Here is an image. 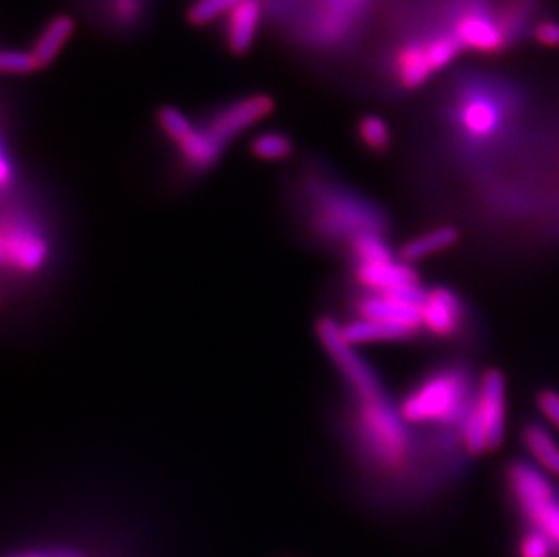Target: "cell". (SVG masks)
<instances>
[{"label":"cell","mask_w":559,"mask_h":557,"mask_svg":"<svg viewBox=\"0 0 559 557\" xmlns=\"http://www.w3.org/2000/svg\"><path fill=\"white\" fill-rule=\"evenodd\" d=\"M518 96L502 84L471 82L456 91L449 111L451 129L469 152H487L511 133L518 107Z\"/></svg>","instance_id":"6da1fadb"},{"label":"cell","mask_w":559,"mask_h":557,"mask_svg":"<svg viewBox=\"0 0 559 557\" xmlns=\"http://www.w3.org/2000/svg\"><path fill=\"white\" fill-rule=\"evenodd\" d=\"M471 369L464 364L436 368L409 389L398 404L404 420L411 425L458 427L471 407L476 393Z\"/></svg>","instance_id":"7a4b0ae2"},{"label":"cell","mask_w":559,"mask_h":557,"mask_svg":"<svg viewBox=\"0 0 559 557\" xmlns=\"http://www.w3.org/2000/svg\"><path fill=\"white\" fill-rule=\"evenodd\" d=\"M312 221L321 236L353 241L362 234H386L388 221L373 201L341 183L313 176L306 183Z\"/></svg>","instance_id":"3957f363"},{"label":"cell","mask_w":559,"mask_h":557,"mask_svg":"<svg viewBox=\"0 0 559 557\" xmlns=\"http://www.w3.org/2000/svg\"><path fill=\"white\" fill-rule=\"evenodd\" d=\"M355 429L364 449L384 469H400L411 449L408 422L382 391L366 398H355Z\"/></svg>","instance_id":"277c9868"},{"label":"cell","mask_w":559,"mask_h":557,"mask_svg":"<svg viewBox=\"0 0 559 557\" xmlns=\"http://www.w3.org/2000/svg\"><path fill=\"white\" fill-rule=\"evenodd\" d=\"M462 51L464 48L451 33V29L413 38L398 49L393 73L400 87L415 91L435 73L455 62Z\"/></svg>","instance_id":"5b68a950"},{"label":"cell","mask_w":559,"mask_h":557,"mask_svg":"<svg viewBox=\"0 0 559 557\" xmlns=\"http://www.w3.org/2000/svg\"><path fill=\"white\" fill-rule=\"evenodd\" d=\"M49 241L37 219L24 210L4 214L0 232V261L19 275L38 274L48 265Z\"/></svg>","instance_id":"8992f818"},{"label":"cell","mask_w":559,"mask_h":557,"mask_svg":"<svg viewBox=\"0 0 559 557\" xmlns=\"http://www.w3.org/2000/svg\"><path fill=\"white\" fill-rule=\"evenodd\" d=\"M317 335L324 350L333 360L335 368L339 369L342 378L346 380L353 398L371 397L386 391L375 369L362 359L353 344L344 339L339 322L330 317H323L317 322Z\"/></svg>","instance_id":"52a82bcc"},{"label":"cell","mask_w":559,"mask_h":557,"mask_svg":"<svg viewBox=\"0 0 559 557\" xmlns=\"http://www.w3.org/2000/svg\"><path fill=\"white\" fill-rule=\"evenodd\" d=\"M158 123L165 136L180 152L181 160L192 172H207L218 163L225 147L207 131L190 122L176 107H162Z\"/></svg>","instance_id":"ba28073f"},{"label":"cell","mask_w":559,"mask_h":557,"mask_svg":"<svg viewBox=\"0 0 559 557\" xmlns=\"http://www.w3.org/2000/svg\"><path fill=\"white\" fill-rule=\"evenodd\" d=\"M451 33L464 51L480 55H498L507 49L512 38L503 26L500 15L496 17L487 4L469 0L460 4L451 22Z\"/></svg>","instance_id":"9c48e42d"},{"label":"cell","mask_w":559,"mask_h":557,"mask_svg":"<svg viewBox=\"0 0 559 557\" xmlns=\"http://www.w3.org/2000/svg\"><path fill=\"white\" fill-rule=\"evenodd\" d=\"M471 407L484 427L489 453L500 449L505 438V416H507V384H505V375L500 369H485L476 384V393Z\"/></svg>","instance_id":"30bf717a"},{"label":"cell","mask_w":559,"mask_h":557,"mask_svg":"<svg viewBox=\"0 0 559 557\" xmlns=\"http://www.w3.org/2000/svg\"><path fill=\"white\" fill-rule=\"evenodd\" d=\"M467 313L464 299L449 286H433L426 290L420 304L422 330L436 339H455L464 330Z\"/></svg>","instance_id":"8fae6325"},{"label":"cell","mask_w":559,"mask_h":557,"mask_svg":"<svg viewBox=\"0 0 559 557\" xmlns=\"http://www.w3.org/2000/svg\"><path fill=\"white\" fill-rule=\"evenodd\" d=\"M274 107V100L268 95L245 96L219 109L205 127L223 147H227L239 134L270 116Z\"/></svg>","instance_id":"7c38bea8"},{"label":"cell","mask_w":559,"mask_h":557,"mask_svg":"<svg viewBox=\"0 0 559 557\" xmlns=\"http://www.w3.org/2000/svg\"><path fill=\"white\" fill-rule=\"evenodd\" d=\"M357 317L388 322L418 335L422 331L420 304L391 293L364 292L355 304Z\"/></svg>","instance_id":"4fadbf2b"},{"label":"cell","mask_w":559,"mask_h":557,"mask_svg":"<svg viewBox=\"0 0 559 557\" xmlns=\"http://www.w3.org/2000/svg\"><path fill=\"white\" fill-rule=\"evenodd\" d=\"M507 485L512 498L529 518L536 510L556 500L549 478L527 462H512L507 467Z\"/></svg>","instance_id":"5bb4252c"},{"label":"cell","mask_w":559,"mask_h":557,"mask_svg":"<svg viewBox=\"0 0 559 557\" xmlns=\"http://www.w3.org/2000/svg\"><path fill=\"white\" fill-rule=\"evenodd\" d=\"M261 15L263 8L259 0H241L236 8L228 13L227 44L232 53L243 55L252 48L261 24Z\"/></svg>","instance_id":"9a60e30c"},{"label":"cell","mask_w":559,"mask_h":557,"mask_svg":"<svg viewBox=\"0 0 559 557\" xmlns=\"http://www.w3.org/2000/svg\"><path fill=\"white\" fill-rule=\"evenodd\" d=\"M458 241H460L458 228L442 225V227L431 228L424 234L409 239L408 243L400 248L398 257L404 259L406 263L415 265V263L426 261L440 252H446L449 248H453Z\"/></svg>","instance_id":"2e32d148"},{"label":"cell","mask_w":559,"mask_h":557,"mask_svg":"<svg viewBox=\"0 0 559 557\" xmlns=\"http://www.w3.org/2000/svg\"><path fill=\"white\" fill-rule=\"evenodd\" d=\"M344 339L355 348L361 344H375V342H397L417 337L413 331L404 330L400 326H393L388 322L371 321L357 317L355 321L341 326Z\"/></svg>","instance_id":"e0dca14e"},{"label":"cell","mask_w":559,"mask_h":557,"mask_svg":"<svg viewBox=\"0 0 559 557\" xmlns=\"http://www.w3.org/2000/svg\"><path fill=\"white\" fill-rule=\"evenodd\" d=\"M73 33H75V20L69 15H57L49 20L31 49L40 67L49 66L58 57V53L64 49L67 40L73 37Z\"/></svg>","instance_id":"ac0fdd59"},{"label":"cell","mask_w":559,"mask_h":557,"mask_svg":"<svg viewBox=\"0 0 559 557\" xmlns=\"http://www.w3.org/2000/svg\"><path fill=\"white\" fill-rule=\"evenodd\" d=\"M522 440L525 449L547 473L559 476V444L545 425L527 422L523 425Z\"/></svg>","instance_id":"d6986e66"},{"label":"cell","mask_w":559,"mask_h":557,"mask_svg":"<svg viewBox=\"0 0 559 557\" xmlns=\"http://www.w3.org/2000/svg\"><path fill=\"white\" fill-rule=\"evenodd\" d=\"M250 149L257 160L279 163L292 156L294 143L286 134L268 131V133L257 134L256 138L252 140Z\"/></svg>","instance_id":"ffe728a7"},{"label":"cell","mask_w":559,"mask_h":557,"mask_svg":"<svg viewBox=\"0 0 559 557\" xmlns=\"http://www.w3.org/2000/svg\"><path fill=\"white\" fill-rule=\"evenodd\" d=\"M350 245L355 265L382 263V261L395 259V254L388 245L384 234H362V236L355 237Z\"/></svg>","instance_id":"44dd1931"},{"label":"cell","mask_w":559,"mask_h":557,"mask_svg":"<svg viewBox=\"0 0 559 557\" xmlns=\"http://www.w3.org/2000/svg\"><path fill=\"white\" fill-rule=\"evenodd\" d=\"M357 134L361 138L362 145L368 151L380 154L386 152L391 145V131L389 125L379 114H366L359 120Z\"/></svg>","instance_id":"7402d4cb"},{"label":"cell","mask_w":559,"mask_h":557,"mask_svg":"<svg viewBox=\"0 0 559 557\" xmlns=\"http://www.w3.org/2000/svg\"><path fill=\"white\" fill-rule=\"evenodd\" d=\"M241 0H196L189 10V20L196 26H205L221 15H228Z\"/></svg>","instance_id":"603a6c76"},{"label":"cell","mask_w":559,"mask_h":557,"mask_svg":"<svg viewBox=\"0 0 559 557\" xmlns=\"http://www.w3.org/2000/svg\"><path fill=\"white\" fill-rule=\"evenodd\" d=\"M0 69L4 75L24 76L35 73L40 69L37 57L33 51H20V49H6L0 55Z\"/></svg>","instance_id":"cb8c5ba5"},{"label":"cell","mask_w":559,"mask_h":557,"mask_svg":"<svg viewBox=\"0 0 559 557\" xmlns=\"http://www.w3.org/2000/svg\"><path fill=\"white\" fill-rule=\"evenodd\" d=\"M527 520L531 521L536 529L549 536L550 541L559 547V501H550L549 505L541 507L531 514Z\"/></svg>","instance_id":"d4e9b609"},{"label":"cell","mask_w":559,"mask_h":557,"mask_svg":"<svg viewBox=\"0 0 559 557\" xmlns=\"http://www.w3.org/2000/svg\"><path fill=\"white\" fill-rule=\"evenodd\" d=\"M520 557H552V541L540 529L527 530L518 543Z\"/></svg>","instance_id":"484cf974"},{"label":"cell","mask_w":559,"mask_h":557,"mask_svg":"<svg viewBox=\"0 0 559 557\" xmlns=\"http://www.w3.org/2000/svg\"><path fill=\"white\" fill-rule=\"evenodd\" d=\"M536 406L541 416L559 429V391L554 388H543L536 393Z\"/></svg>","instance_id":"4316f807"},{"label":"cell","mask_w":559,"mask_h":557,"mask_svg":"<svg viewBox=\"0 0 559 557\" xmlns=\"http://www.w3.org/2000/svg\"><path fill=\"white\" fill-rule=\"evenodd\" d=\"M532 37L543 48H559V22L556 20H541L532 29Z\"/></svg>","instance_id":"83f0119b"},{"label":"cell","mask_w":559,"mask_h":557,"mask_svg":"<svg viewBox=\"0 0 559 557\" xmlns=\"http://www.w3.org/2000/svg\"><path fill=\"white\" fill-rule=\"evenodd\" d=\"M13 183H15V163L11 161L10 151H8L6 143H4L2 158H0V185H2L4 194L10 192Z\"/></svg>","instance_id":"f1b7e54d"},{"label":"cell","mask_w":559,"mask_h":557,"mask_svg":"<svg viewBox=\"0 0 559 557\" xmlns=\"http://www.w3.org/2000/svg\"><path fill=\"white\" fill-rule=\"evenodd\" d=\"M19 557H40V556H19Z\"/></svg>","instance_id":"f546056e"}]
</instances>
